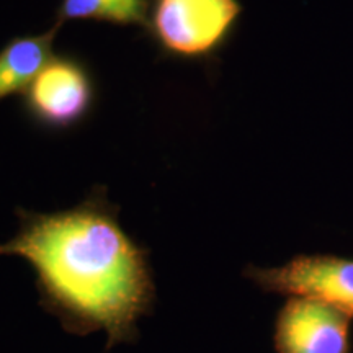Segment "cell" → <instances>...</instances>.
Masks as SVG:
<instances>
[{
    "instance_id": "6da1fadb",
    "label": "cell",
    "mask_w": 353,
    "mask_h": 353,
    "mask_svg": "<svg viewBox=\"0 0 353 353\" xmlns=\"http://www.w3.org/2000/svg\"><path fill=\"white\" fill-rule=\"evenodd\" d=\"M17 216L19 231L0 244V255L32 265L44 311L70 334L105 330L107 348L134 342L139 319L156 303V285L149 252L121 228L107 190L95 187L74 208Z\"/></svg>"
},
{
    "instance_id": "7a4b0ae2",
    "label": "cell",
    "mask_w": 353,
    "mask_h": 353,
    "mask_svg": "<svg viewBox=\"0 0 353 353\" xmlns=\"http://www.w3.org/2000/svg\"><path fill=\"white\" fill-rule=\"evenodd\" d=\"M239 0H149L144 28L162 56L211 61L236 33Z\"/></svg>"
},
{
    "instance_id": "3957f363",
    "label": "cell",
    "mask_w": 353,
    "mask_h": 353,
    "mask_svg": "<svg viewBox=\"0 0 353 353\" xmlns=\"http://www.w3.org/2000/svg\"><path fill=\"white\" fill-rule=\"evenodd\" d=\"M97 85L76 56H52L23 92V112L38 126L64 131L81 125L94 110Z\"/></svg>"
},
{
    "instance_id": "277c9868",
    "label": "cell",
    "mask_w": 353,
    "mask_h": 353,
    "mask_svg": "<svg viewBox=\"0 0 353 353\" xmlns=\"http://www.w3.org/2000/svg\"><path fill=\"white\" fill-rule=\"evenodd\" d=\"M244 275L265 293L316 298L353 317V259L332 254H299L281 267L249 265Z\"/></svg>"
},
{
    "instance_id": "5b68a950",
    "label": "cell",
    "mask_w": 353,
    "mask_h": 353,
    "mask_svg": "<svg viewBox=\"0 0 353 353\" xmlns=\"http://www.w3.org/2000/svg\"><path fill=\"white\" fill-rule=\"evenodd\" d=\"M276 353H352L350 316L316 298L288 296L273 327Z\"/></svg>"
},
{
    "instance_id": "8992f818",
    "label": "cell",
    "mask_w": 353,
    "mask_h": 353,
    "mask_svg": "<svg viewBox=\"0 0 353 353\" xmlns=\"http://www.w3.org/2000/svg\"><path fill=\"white\" fill-rule=\"evenodd\" d=\"M59 25L43 34L15 37L0 50V101L23 94L52 56Z\"/></svg>"
},
{
    "instance_id": "52a82bcc",
    "label": "cell",
    "mask_w": 353,
    "mask_h": 353,
    "mask_svg": "<svg viewBox=\"0 0 353 353\" xmlns=\"http://www.w3.org/2000/svg\"><path fill=\"white\" fill-rule=\"evenodd\" d=\"M149 0H63L54 25L69 20H97L118 26H145Z\"/></svg>"
}]
</instances>
